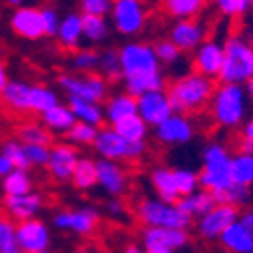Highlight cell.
<instances>
[{"instance_id": "cell-56", "label": "cell", "mask_w": 253, "mask_h": 253, "mask_svg": "<svg viewBox=\"0 0 253 253\" xmlns=\"http://www.w3.org/2000/svg\"><path fill=\"white\" fill-rule=\"evenodd\" d=\"M245 90H247V97H249V99H253V79L245 84Z\"/></svg>"}, {"instance_id": "cell-27", "label": "cell", "mask_w": 253, "mask_h": 253, "mask_svg": "<svg viewBox=\"0 0 253 253\" xmlns=\"http://www.w3.org/2000/svg\"><path fill=\"white\" fill-rule=\"evenodd\" d=\"M209 0H161L167 16L175 20H195L205 8Z\"/></svg>"}, {"instance_id": "cell-30", "label": "cell", "mask_w": 253, "mask_h": 253, "mask_svg": "<svg viewBox=\"0 0 253 253\" xmlns=\"http://www.w3.org/2000/svg\"><path fill=\"white\" fill-rule=\"evenodd\" d=\"M177 207L189 215L191 219H199L203 217L205 213H209L213 207H215V199L209 191H205V189H199V191H195L193 195H189V197H181Z\"/></svg>"}, {"instance_id": "cell-41", "label": "cell", "mask_w": 253, "mask_h": 253, "mask_svg": "<svg viewBox=\"0 0 253 253\" xmlns=\"http://www.w3.org/2000/svg\"><path fill=\"white\" fill-rule=\"evenodd\" d=\"M99 126H92L86 123L77 121L73 125V129L67 133V143L75 145V147H86V145H94V139L99 135Z\"/></svg>"}, {"instance_id": "cell-52", "label": "cell", "mask_w": 253, "mask_h": 253, "mask_svg": "<svg viewBox=\"0 0 253 253\" xmlns=\"http://www.w3.org/2000/svg\"><path fill=\"white\" fill-rule=\"evenodd\" d=\"M14 171V165L6 159V157L4 155H0V177H2V179H6L10 173Z\"/></svg>"}, {"instance_id": "cell-13", "label": "cell", "mask_w": 253, "mask_h": 253, "mask_svg": "<svg viewBox=\"0 0 253 253\" xmlns=\"http://www.w3.org/2000/svg\"><path fill=\"white\" fill-rule=\"evenodd\" d=\"M155 137L161 145L175 147V145H187L195 137V125L187 115H171L165 123H161L155 129Z\"/></svg>"}, {"instance_id": "cell-21", "label": "cell", "mask_w": 253, "mask_h": 253, "mask_svg": "<svg viewBox=\"0 0 253 253\" xmlns=\"http://www.w3.org/2000/svg\"><path fill=\"white\" fill-rule=\"evenodd\" d=\"M151 187L153 191L157 193V199H161L165 203L177 205L181 195L177 191V185H175V177H173V169L169 167H155L149 175Z\"/></svg>"}, {"instance_id": "cell-55", "label": "cell", "mask_w": 253, "mask_h": 253, "mask_svg": "<svg viewBox=\"0 0 253 253\" xmlns=\"http://www.w3.org/2000/svg\"><path fill=\"white\" fill-rule=\"evenodd\" d=\"M123 253H145V251H143L141 245H137V243H129V245H125Z\"/></svg>"}, {"instance_id": "cell-18", "label": "cell", "mask_w": 253, "mask_h": 253, "mask_svg": "<svg viewBox=\"0 0 253 253\" xmlns=\"http://www.w3.org/2000/svg\"><path fill=\"white\" fill-rule=\"evenodd\" d=\"M141 243L145 249H183L191 243V235L185 229H163V227H145L141 231Z\"/></svg>"}, {"instance_id": "cell-17", "label": "cell", "mask_w": 253, "mask_h": 253, "mask_svg": "<svg viewBox=\"0 0 253 253\" xmlns=\"http://www.w3.org/2000/svg\"><path fill=\"white\" fill-rule=\"evenodd\" d=\"M223 44L219 41L207 39L195 52H193V71L207 77V79H219V73L223 69Z\"/></svg>"}, {"instance_id": "cell-16", "label": "cell", "mask_w": 253, "mask_h": 253, "mask_svg": "<svg viewBox=\"0 0 253 253\" xmlns=\"http://www.w3.org/2000/svg\"><path fill=\"white\" fill-rule=\"evenodd\" d=\"M79 151L71 143H54L50 147V157H48V173L54 181L58 183H67L73 179L75 167L79 163Z\"/></svg>"}, {"instance_id": "cell-5", "label": "cell", "mask_w": 253, "mask_h": 253, "mask_svg": "<svg viewBox=\"0 0 253 253\" xmlns=\"http://www.w3.org/2000/svg\"><path fill=\"white\" fill-rule=\"evenodd\" d=\"M213 121L223 129H237L247 115V90L241 84H219L209 103Z\"/></svg>"}, {"instance_id": "cell-44", "label": "cell", "mask_w": 253, "mask_h": 253, "mask_svg": "<svg viewBox=\"0 0 253 253\" xmlns=\"http://www.w3.org/2000/svg\"><path fill=\"white\" fill-rule=\"evenodd\" d=\"M213 4L219 14H223L227 18H239L251 10L249 0H213Z\"/></svg>"}, {"instance_id": "cell-34", "label": "cell", "mask_w": 253, "mask_h": 253, "mask_svg": "<svg viewBox=\"0 0 253 253\" xmlns=\"http://www.w3.org/2000/svg\"><path fill=\"white\" fill-rule=\"evenodd\" d=\"M71 181H73L75 189H81V191L92 189L97 185V161H92L90 157H81Z\"/></svg>"}, {"instance_id": "cell-9", "label": "cell", "mask_w": 253, "mask_h": 253, "mask_svg": "<svg viewBox=\"0 0 253 253\" xmlns=\"http://www.w3.org/2000/svg\"><path fill=\"white\" fill-rule=\"evenodd\" d=\"M111 22L123 37L141 35L147 24V6L141 0H113Z\"/></svg>"}, {"instance_id": "cell-2", "label": "cell", "mask_w": 253, "mask_h": 253, "mask_svg": "<svg viewBox=\"0 0 253 253\" xmlns=\"http://www.w3.org/2000/svg\"><path fill=\"white\" fill-rule=\"evenodd\" d=\"M215 88L217 86L213 79H207L193 71V73H185L177 77L167 86V97H169L173 113L177 115L199 113L211 103Z\"/></svg>"}, {"instance_id": "cell-36", "label": "cell", "mask_w": 253, "mask_h": 253, "mask_svg": "<svg viewBox=\"0 0 253 253\" xmlns=\"http://www.w3.org/2000/svg\"><path fill=\"white\" fill-rule=\"evenodd\" d=\"M2 189L6 197H18L33 193V177L24 169H14L6 179H2Z\"/></svg>"}, {"instance_id": "cell-24", "label": "cell", "mask_w": 253, "mask_h": 253, "mask_svg": "<svg viewBox=\"0 0 253 253\" xmlns=\"http://www.w3.org/2000/svg\"><path fill=\"white\" fill-rule=\"evenodd\" d=\"M0 101L8 111L26 115L30 113V84L24 81H10L0 94Z\"/></svg>"}, {"instance_id": "cell-43", "label": "cell", "mask_w": 253, "mask_h": 253, "mask_svg": "<svg viewBox=\"0 0 253 253\" xmlns=\"http://www.w3.org/2000/svg\"><path fill=\"white\" fill-rule=\"evenodd\" d=\"M0 155H4L14 165V169L28 171V167H30V163L26 159V153H24V145L18 139H6L2 145H0Z\"/></svg>"}, {"instance_id": "cell-47", "label": "cell", "mask_w": 253, "mask_h": 253, "mask_svg": "<svg viewBox=\"0 0 253 253\" xmlns=\"http://www.w3.org/2000/svg\"><path fill=\"white\" fill-rule=\"evenodd\" d=\"M26 159L30 167H46L48 165V157H50V147L42 145H24Z\"/></svg>"}, {"instance_id": "cell-29", "label": "cell", "mask_w": 253, "mask_h": 253, "mask_svg": "<svg viewBox=\"0 0 253 253\" xmlns=\"http://www.w3.org/2000/svg\"><path fill=\"white\" fill-rule=\"evenodd\" d=\"M16 139L22 145H42V147H52L54 145L52 133L46 129L44 125L33 123V121L20 123L16 126Z\"/></svg>"}, {"instance_id": "cell-32", "label": "cell", "mask_w": 253, "mask_h": 253, "mask_svg": "<svg viewBox=\"0 0 253 253\" xmlns=\"http://www.w3.org/2000/svg\"><path fill=\"white\" fill-rule=\"evenodd\" d=\"M60 105L56 90L44 84H30V113L44 115L46 111Z\"/></svg>"}, {"instance_id": "cell-31", "label": "cell", "mask_w": 253, "mask_h": 253, "mask_svg": "<svg viewBox=\"0 0 253 253\" xmlns=\"http://www.w3.org/2000/svg\"><path fill=\"white\" fill-rule=\"evenodd\" d=\"M69 107H71L73 115L77 117V121H81V123L99 126V129L105 123V109L97 103H88V101H83V99L69 97Z\"/></svg>"}, {"instance_id": "cell-37", "label": "cell", "mask_w": 253, "mask_h": 253, "mask_svg": "<svg viewBox=\"0 0 253 253\" xmlns=\"http://www.w3.org/2000/svg\"><path fill=\"white\" fill-rule=\"evenodd\" d=\"M213 199H215V205H231L235 209H241L251 203V187L233 183L227 191L213 195Z\"/></svg>"}, {"instance_id": "cell-53", "label": "cell", "mask_w": 253, "mask_h": 253, "mask_svg": "<svg viewBox=\"0 0 253 253\" xmlns=\"http://www.w3.org/2000/svg\"><path fill=\"white\" fill-rule=\"evenodd\" d=\"M239 221L241 223L253 233V209H247V211H243L241 215H239Z\"/></svg>"}, {"instance_id": "cell-20", "label": "cell", "mask_w": 253, "mask_h": 253, "mask_svg": "<svg viewBox=\"0 0 253 253\" xmlns=\"http://www.w3.org/2000/svg\"><path fill=\"white\" fill-rule=\"evenodd\" d=\"M97 185L107 195L121 197L126 191V187H129V175H126V171L119 163L99 159L97 161Z\"/></svg>"}, {"instance_id": "cell-8", "label": "cell", "mask_w": 253, "mask_h": 253, "mask_svg": "<svg viewBox=\"0 0 253 253\" xmlns=\"http://www.w3.org/2000/svg\"><path fill=\"white\" fill-rule=\"evenodd\" d=\"M56 83L69 97L83 99L88 103H97V105H101L109 94V83L99 73H88V75L65 73L56 79Z\"/></svg>"}, {"instance_id": "cell-59", "label": "cell", "mask_w": 253, "mask_h": 253, "mask_svg": "<svg viewBox=\"0 0 253 253\" xmlns=\"http://www.w3.org/2000/svg\"><path fill=\"white\" fill-rule=\"evenodd\" d=\"M249 4H251V10H253V0H249Z\"/></svg>"}, {"instance_id": "cell-7", "label": "cell", "mask_w": 253, "mask_h": 253, "mask_svg": "<svg viewBox=\"0 0 253 253\" xmlns=\"http://www.w3.org/2000/svg\"><path fill=\"white\" fill-rule=\"evenodd\" d=\"M94 151L101 159L107 161H139L147 153V141L133 143L129 139L121 137L113 126H103L99 131L97 139H94Z\"/></svg>"}, {"instance_id": "cell-12", "label": "cell", "mask_w": 253, "mask_h": 253, "mask_svg": "<svg viewBox=\"0 0 253 253\" xmlns=\"http://www.w3.org/2000/svg\"><path fill=\"white\" fill-rule=\"evenodd\" d=\"M16 243L22 253H42L48 251L50 245V231L44 221L41 219H28L20 221L16 225Z\"/></svg>"}, {"instance_id": "cell-23", "label": "cell", "mask_w": 253, "mask_h": 253, "mask_svg": "<svg viewBox=\"0 0 253 253\" xmlns=\"http://www.w3.org/2000/svg\"><path fill=\"white\" fill-rule=\"evenodd\" d=\"M219 243L227 253H253V233L241 221H235L231 227H227L219 237Z\"/></svg>"}, {"instance_id": "cell-33", "label": "cell", "mask_w": 253, "mask_h": 253, "mask_svg": "<svg viewBox=\"0 0 253 253\" xmlns=\"http://www.w3.org/2000/svg\"><path fill=\"white\" fill-rule=\"evenodd\" d=\"M113 129H115L121 137L129 139V141H133V143H141V141H145L147 135H149V125H147L139 115L126 117V119L115 123Z\"/></svg>"}, {"instance_id": "cell-46", "label": "cell", "mask_w": 253, "mask_h": 253, "mask_svg": "<svg viewBox=\"0 0 253 253\" xmlns=\"http://www.w3.org/2000/svg\"><path fill=\"white\" fill-rule=\"evenodd\" d=\"M113 0H81V14L86 16H101L105 18L111 14Z\"/></svg>"}, {"instance_id": "cell-60", "label": "cell", "mask_w": 253, "mask_h": 253, "mask_svg": "<svg viewBox=\"0 0 253 253\" xmlns=\"http://www.w3.org/2000/svg\"><path fill=\"white\" fill-rule=\"evenodd\" d=\"M42 253H52V251H42Z\"/></svg>"}, {"instance_id": "cell-45", "label": "cell", "mask_w": 253, "mask_h": 253, "mask_svg": "<svg viewBox=\"0 0 253 253\" xmlns=\"http://www.w3.org/2000/svg\"><path fill=\"white\" fill-rule=\"evenodd\" d=\"M155 46V52H157V58H159V62L161 65H167V67H175V65H179V62L183 60V52L167 39V41H159L157 44H153Z\"/></svg>"}, {"instance_id": "cell-26", "label": "cell", "mask_w": 253, "mask_h": 253, "mask_svg": "<svg viewBox=\"0 0 253 253\" xmlns=\"http://www.w3.org/2000/svg\"><path fill=\"white\" fill-rule=\"evenodd\" d=\"M103 109H105V121L113 126L115 123H119L126 117L137 115V99L123 90V92L113 94Z\"/></svg>"}, {"instance_id": "cell-57", "label": "cell", "mask_w": 253, "mask_h": 253, "mask_svg": "<svg viewBox=\"0 0 253 253\" xmlns=\"http://www.w3.org/2000/svg\"><path fill=\"white\" fill-rule=\"evenodd\" d=\"M145 253H175L171 249H145Z\"/></svg>"}, {"instance_id": "cell-48", "label": "cell", "mask_w": 253, "mask_h": 253, "mask_svg": "<svg viewBox=\"0 0 253 253\" xmlns=\"http://www.w3.org/2000/svg\"><path fill=\"white\" fill-rule=\"evenodd\" d=\"M42 10V26H44V37L48 39H56L58 35V26H60V16L54 8L50 6H44L41 8Z\"/></svg>"}, {"instance_id": "cell-6", "label": "cell", "mask_w": 253, "mask_h": 253, "mask_svg": "<svg viewBox=\"0 0 253 253\" xmlns=\"http://www.w3.org/2000/svg\"><path fill=\"white\" fill-rule=\"evenodd\" d=\"M135 217L145 227H163V229H185L193 225V219L185 215L177 205L165 203L157 197H145L135 205Z\"/></svg>"}, {"instance_id": "cell-19", "label": "cell", "mask_w": 253, "mask_h": 253, "mask_svg": "<svg viewBox=\"0 0 253 253\" xmlns=\"http://www.w3.org/2000/svg\"><path fill=\"white\" fill-rule=\"evenodd\" d=\"M10 28L26 41H39L44 37L42 10L35 6H20L10 16Z\"/></svg>"}, {"instance_id": "cell-4", "label": "cell", "mask_w": 253, "mask_h": 253, "mask_svg": "<svg viewBox=\"0 0 253 253\" xmlns=\"http://www.w3.org/2000/svg\"><path fill=\"white\" fill-rule=\"evenodd\" d=\"M223 69L219 73L221 84H247L253 79V44L233 35L223 42Z\"/></svg>"}, {"instance_id": "cell-58", "label": "cell", "mask_w": 253, "mask_h": 253, "mask_svg": "<svg viewBox=\"0 0 253 253\" xmlns=\"http://www.w3.org/2000/svg\"><path fill=\"white\" fill-rule=\"evenodd\" d=\"M4 2H6L8 6H16V8H20V4H22V0H4Z\"/></svg>"}, {"instance_id": "cell-14", "label": "cell", "mask_w": 253, "mask_h": 253, "mask_svg": "<svg viewBox=\"0 0 253 253\" xmlns=\"http://www.w3.org/2000/svg\"><path fill=\"white\" fill-rule=\"evenodd\" d=\"M99 211L94 207H79L71 211H60L54 215V227L73 231L77 235H90L99 225Z\"/></svg>"}, {"instance_id": "cell-38", "label": "cell", "mask_w": 253, "mask_h": 253, "mask_svg": "<svg viewBox=\"0 0 253 253\" xmlns=\"http://www.w3.org/2000/svg\"><path fill=\"white\" fill-rule=\"evenodd\" d=\"M101 77L107 79V83H119L123 81V67H121V54L115 48H107L101 52V62H99Z\"/></svg>"}, {"instance_id": "cell-50", "label": "cell", "mask_w": 253, "mask_h": 253, "mask_svg": "<svg viewBox=\"0 0 253 253\" xmlns=\"http://www.w3.org/2000/svg\"><path fill=\"white\" fill-rule=\"evenodd\" d=\"M105 211L111 215V217H121V215H125V203L119 199V197H111L107 203H105Z\"/></svg>"}, {"instance_id": "cell-10", "label": "cell", "mask_w": 253, "mask_h": 253, "mask_svg": "<svg viewBox=\"0 0 253 253\" xmlns=\"http://www.w3.org/2000/svg\"><path fill=\"white\" fill-rule=\"evenodd\" d=\"M239 209L231 205H215L209 213L197 219L195 229L197 235L205 241H219V237L225 233L227 227H231L235 221H239Z\"/></svg>"}, {"instance_id": "cell-22", "label": "cell", "mask_w": 253, "mask_h": 253, "mask_svg": "<svg viewBox=\"0 0 253 253\" xmlns=\"http://www.w3.org/2000/svg\"><path fill=\"white\" fill-rule=\"evenodd\" d=\"M42 207V197L39 193H28L18 197H4V211L16 221L35 219Z\"/></svg>"}, {"instance_id": "cell-3", "label": "cell", "mask_w": 253, "mask_h": 253, "mask_svg": "<svg viewBox=\"0 0 253 253\" xmlns=\"http://www.w3.org/2000/svg\"><path fill=\"white\" fill-rule=\"evenodd\" d=\"M233 155L221 145L209 143L201 151V171H199V187L211 195H219L233 185L231 175Z\"/></svg>"}, {"instance_id": "cell-39", "label": "cell", "mask_w": 253, "mask_h": 253, "mask_svg": "<svg viewBox=\"0 0 253 253\" xmlns=\"http://www.w3.org/2000/svg\"><path fill=\"white\" fill-rule=\"evenodd\" d=\"M101 62V52L94 48H81L71 56V67L79 75H88L99 69Z\"/></svg>"}, {"instance_id": "cell-54", "label": "cell", "mask_w": 253, "mask_h": 253, "mask_svg": "<svg viewBox=\"0 0 253 253\" xmlns=\"http://www.w3.org/2000/svg\"><path fill=\"white\" fill-rule=\"evenodd\" d=\"M10 83V79H8V73H6V67H4V62L0 60V94L4 92V88H6V84Z\"/></svg>"}, {"instance_id": "cell-28", "label": "cell", "mask_w": 253, "mask_h": 253, "mask_svg": "<svg viewBox=\"0 0 253 253\" xmlns=\"http://www.w3.org/2000/svg\"><path fill=\"white\" fill-rule=\"evenodd\" d=\"M41 119H42V125L46 126V129L54 135V133H58V135H67L71 129H73V125L77 123V117L73 115V111H71V107L69 105H56L54 109H50V111H46L44 115H41Z\"/></svg>"}, {"instance_id": "cell-49", "label": "cell", "mask_w": 253, "mask_h": 253, "mask_svg": "<svg viewBox=\"0 0 253 253\" xmlns=\"http://www.w3.org/2000/svg\"><path fill=\"white\" fill-rule=\"evenodd\" d=\"M239 153L243 155H253V117L247 119L241 126L239 135Z\"/></svg>"}, {"instance_id": "cell-15", "label": "cell", "mask_w": 253, "mask_h": 253, "mask_svg": "<svg viewBox=\"0 0 253 253\" xmlns=\"http://www.w3.org/2000/svg\"><path fill=\"white\" fill-rule=\"evenodd\" d=\"M137 115L149 125V126H159L161 123H165L173 113L167 90H153L147 94H141L137 99Z\"/></svg>"}, {"instance_id": "cell-1", "label": "cell", "mask_w": 253, "mask_h": 253, "mask_svg": "<svg viewBox=\"0 0 253 253\" xmlns=\"http://www.w3.org/2000/svg\"><path fill=\"white\" fill-rule=\"evenodd\" d=\"M119 54L123 67L125 92L139 99L141 94L153 90H165V73L161 69V62L157 58L153 44L131 41L123 48H119Z\"/></svg>"}, {"instance_id": "cell-51", "label": "cell", "mask_w": 253, "mask_h": 253, "mask_svg": "<svg viewBox=\"0 0 253 253\" xmlns=\"http://www.w3.org/2000/svg\"><path fill=\"white\" fill-rule=\"evenodd\" d=\"M16 233V225H12V221L4 215H0V243H2L8 235Z\"/></svg>"}, {"instance_id": "cell-35", "label": "cell", "mask_w": 253, "mask_h": 253, "mask_svg": "<svg viewBox=\"0 0 253 253\" xmlns=\"http://www.w3.org/2000/svg\"><path fill=\"white\" fill-rule=\"evenodd\" d=\"M81 16H83V39L84 41H88L90 44H99L109 39L111 24L107 22V18L86 16V14H81Z\"/></svg>"}, {"instance_id": "cell-25", "label": "cell", "mask_w": 253, "mask_h": 253, "mask_svg": "<svg viewBox=\"0 0 253 253\" xmlns=\"http://www.w3.org/2000/svg\"><path fill=\"white\" fill-rule=\"evenodd\" d=\"M56 41L65 50H77L83 41V16L77 12H69L65 18H60Z\"/></svg>"}, {"instance_id": "cell-42", "label": "cell", "mask_w": 253, "mask_h": 253, "mask_svg": "<svg viewBox=\"0 0 253 253\" xmlns=\"http://www.w3.org/2000/svg\"><path fill=\"white\" fill-rule=\"evenodd\" d=\"M173 177H175V185H177V191L181 197H189L193 195L195 191H199V173L193 169H173Z\"/></svg>"}, {"instance_id": "cell-11", "label": "cell", "mask_w": 253, "mask_h": 253, "mask_svg": "<svg viewBox=\"0 0 253 253\" xmlns=\"http://www.w3.org/2000/svg\"><path fill=\"white\" fill-rule=\"evenodd\" d=\"M209 37V30L201 20H177L169 30V41L181 52H195Z\"/></svg>"}, {"instance_id": "cell-40", "label": "cell", "mask_w": 253, "mask_h": 253, "mask_svg": "<svg viewBox=\"0 0 253 253\" xmlns=\"http://www.w3.org/2000/svg\"><path fill=\"white\" fill-rule=\"evenodd\" d=\"M231 175H233V183L251 187L253 185V155H243V153L233 155Z\"/></svg>"}]
</instances>
